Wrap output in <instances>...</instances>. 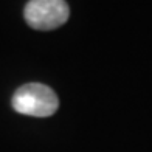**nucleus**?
I'll list each match as a JSON object with an SVG mask.
<instances>
[{
	"instance_id": "f03ea898",
	"label": "nucleus",
	"mask_w": 152,
	"mask_h": 152,
	"mask_svg": "<svg viewBox=\"0 0 152 152\" xmlns=\"http://www.w3.org/2000/svg\"><path fill=\"white\" fill-rule=\"evenodd\" d=\"M23 16L31 28L48 31L59 28L67 22L70 8L65 0H30L25 6Z\"/></svg>"
},
{
	"instance_id": "f257e3e1",
	"label": "nucleus",
	"mask_w": 152,
	"mask_h": 152,
	"mask_svg": "<svg viewBox=\"0 0 152 152\" xmlns=\"http://www.w3.org/2000/svg\"><path fill=\"white\" fill-rule=\"evenodd\" d=\"M12 109L20 115L45 118L59 109V99L48 86L40 82H30L19 87L12 95Z\"/></svg>"
}]
</instances>
